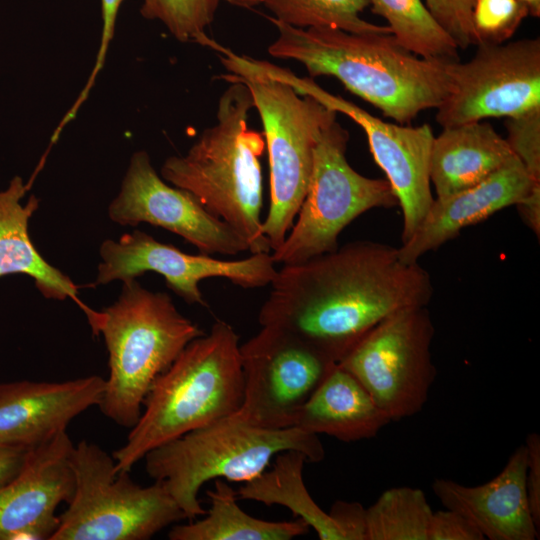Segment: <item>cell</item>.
<instances>
[{
	"mask_svg": "<svg viewBox=\"0 0 540 540\" xmlns=\"http://www.w3.org/2000/svg\"><path fill=\"white\" fill-rule=\"evenodd\" d=\"M206 493L211 501L206 517L173 526L170 540H290L309 531L300 518L273 522L248 515L236 502L237 492L222 478L214 479V489Z\"/></svg>",
	"mask_w": 540,
	"mask_h": 540,
	"instance_id": "24",
	"label": "cell"
},
{
	"mask_svg": "<svg viewBox=\"0 0 540 540\" xmlns=\"http://www.w3.org/2000/svg\"><path fill=\"white\" fill-rule=\"evenodd\" d=\"M221 1H225L229 4H232L238 7L250 8V7H254L256 5L262 4L263 0H221Z\"/></svg>",
	"mask_w": 540,
	"mask_h": 540,
	"instance_id": "38",
	"label": "cell"
},
{
	"mask_svg": "<svg viewBox=\"0 0 540 540\" xmlns=\"http://www.w3.org/2000/svg\"><path fill=\"white\" fill-rule=\"evenodd\" d=\"M99 254L101 262L93 286L155 272L186 303L202 306L207 305L199 287L202 280L225 278L239 287L253 289L270 285L277 273L271 252L250 254L240 260H220L204 253H185L139 230L126 233L117 241L104 240Z\"/></svg>",
	"mask_w": 540,
	"mask_h": 540,
	"instance_id": "14",
	"label": "cell"
},
{
	"mask_svg": "<svg viewBox=\"0 0 540 540\" xmlns=\"http://www.w3.org/2000/svg\"><path fill=\"white\" fill-rule=\"evenodd\" d=\"M506 141L527 172L540 182V110L505 118Z\"/></svg>",
	"mask_w": 540,
	"mask_h": 540,
	"instance_id": "30",
	"label": "cell"
},
{
	"mask_svg": "<svg viewBox=\"0 0 540 540\" xmlns=\"http://www.w3.org/2000/svg\"><path fill=\"white\" fill-rule=\"evenodd\" d=\"M278 36L268 53L304 65L309 77L331 76L399 124L437 108L452 88L451 60L419 57L392 34L301 29L274 18Z\"/></svg>",
	"mask_w": 540,
	"mask_h": 540,
	"instance_id": "2",
	"label": "cell"
},
{
	"mask_svg": "<svg viewBox=\"0 0 540 540\" xmlns=\"http://www.w3.org/2000/svg\"><path fill=\"white\" fill-rule=\"evenodd\" d=\"M267 68L298 94L311 96L337 113L345 114L363 129L370 152L386 174V180L401 208V240L402 243L406 242L434 200L431 192L430 156L435 136L430 125L411 126L383 121L356 104L324 90L313 78L298 77L292 71L272 63Z\"/></svg>",
	"mask_w": 540,
	"mask_h": 540,
	"instance_id": "13",
	"label": "cell"
},
{
	"mask_svg": "<svg viewBox=\"0 0 540 540\" xmlns=\"http://www.w3.org/2000/svg\"><path fill=\"white\" fill-rule=\"evenodd\" d=\"M105 385L98 375L0 383V445L33 449L46 443L82 412L98 406Z\"/></svg>",
	"mask_w": 540,
	"mask_h": 540,
	"instance_id": "17",
	"label": "cell"
},
{
	"mask_svg": "<svg viewBox=\"0 0 540 540\" xmlns=\"http://www.w3.org/2000/svg\"><path fill=\"white\" fill-rule=\"evenodd\" d=\"M73 447L67 431L59 433L33 448L22 470L0 487V540L51 539L56 510L74 491Z\"/></svg>",
	"mask_w": 540,
	"mask_h": 540,
	"instance_id": "16",
	"label": "cell"
},
{
	"mask_svg": "<svg viewBox=\"0 0 540 540\" xmlns=\"http://www.w3.org/2000/svg\"><path fill=\"white\" fill-rule=\"evenodd\" d=\"M123 1L124 0H101L102 32L100 47L97 53L94 67L92 69V73L86 86L80 93L78 99L76 100L72 108L66 114V118L69 120H72L75 117L81 104L86 100L89 91L94 84L97 74L103 67L106 52L114 34L118 11Z\"/></svg>",
	"mask_w": 540,
	"mask_h": 540,
	"instance_id": "33",
	"label": "cell"
},
{
	"mask_svg": "<svg viewBox=\"0 0 540 540\" xmlns=\"http://www.w3.org/2000/svg\"><path fill=\"white\" fill-rule=\"evenodd\" d=\"M122 283L118 299L100 311L93 332L103 335L109 365L98 407L108 419L131 429L153 382L204 332L178 311L168 294L150 291L136 279Z\"/></svg>",
	"mask_w": 540,
	"mask_h": 540,
	"instance_id": "5",
	"label": "cell"
},
{
	"mask_svg": "<svg viewBox=\"0 0 540 540\" xmlns=\"http://www.w3.org/2000/svg\"><path fill=\"white\" fill-rule=\"evenodd\" d=\"M229 85L218 101L217 122L205 129L186 154L168 157L160 176L191 193L213 216L229 225L250 254L270 253L263 233V177L260 157L266 150L262 132L249 127L254 108L242 82Z\"/></svg>",
	"mask_w": 540,
	"mask_h": 540,
	"instance_id": "3",
	"label": "cell"
},
{
	"mask_svg": "<svg viewBox=\"0 0 540 540\" xmlns=\"http://www.w3.org/2000/svg\"><path fill=\"white\" fill-rule=\"evenodd\" d=\"M372 12L387 21L406 49L426 59L458 60V47L422 0H369Z\"/></svg>",
	"mask_w": 540,
	"mask_h": 540,
	"instance_id": "25",
	"label": "cell"
},
{
	"mask_svg": "<svg viewBox=\"0 0 540 540\" xmlns=\"http://www.w3.org/2000/svg\"><path fill=\"white\" fill-rule=\"evenodd\" d=\"M288 450L303 453L309 463L325 457L318 435L296 427L262 428L235 412L156 447L143 459L147 474L165 485L191 521L206 513L198 499L205 482L217 478L248 482Z\"/></svg>",
	"mask_w": 540,
	"mask_h": 540,
	"instance_id": "7",
	"label": "cell"
},
{
	"mask_svg": "<svg viewBox=\"0 0 540 540\" xmlns=\"http://www.w3.org/2000/svg\"><path fill=\"white\" fill-rule=\"evenodd\" d=\"M348 131L337 118L320 131L307 191L284 242L271 252L275 263L297 264L338 248L340 233L373 208L397 198L386 179L361 175L347 161Z\"/></svg>",
	"mask_w": 540,
	"mask_h": 540,
	"instance_id": "9",
	"label": "cell"
},
{
	"mask_svg": "<svg viewBox=\"0 0 540 540\" xmlns=\"http://www.w3.org/2000/svg\"><path fill=\"white\" fill-rule=\"evenodd\" d=\"M74 491L50 540H147L186 515L161 481L140 486L95 443L74 445Z\"/></svg>",
	"mask_w": 540,
	"mask_h": 540,
	"instance_id": "8",
	"label": "cell"
},
{
	"mask_svg": "<svg viewBox=\"0 0 540 540\" xmlns=\"http://www.w3.org/2000/svg\"><path fill=\"white\" fill-rule=\"evenodd\" d=\"M306 456L295 450L278 453L269 471L245 482L237 498L267 506L287 507L313 528L321 540H366L365 508L358 502L337 501L330 512L312 499L303 481Z\"/></svg>",
	"mask_w": 540,
	"mask_h": 540,
	"instance_id": "20",
	"label": "cell"
},
{
	"mask_svg": "<svg viewBox=\"0 0 540 540\" xmlns=\"http://www.w3.org/2000/svg\"><path fill=\"white\" fill-rule=\"evenodd\" d=\"M466 61L451 60L450 93L436 108L444 127L540 110V38L476 45Z\"/></svg>",
	"mask_w": 540,
	"mask_h": 540,
	"instance_id": "11",
	"label": "cell"
},
{
	"mask_svg": "<svg viewBox=\"0 0 540 540\" xmlns=\"http://www.w3.org/2000/svg\"><path fill=\"white\" fill-rule=\"evenodd\" d=\"M212 49L229 72L222 78L248 87L262 121L270 169V205L263 233L272 252L284 242L305 197L319 133L338 113L298 94L272 75L264 60L238 55L218 43Z\"/></svg>",
	"mask_w": 540,
	"mask_h": 540,
	"instance_id": "6",
	"label": "cell"
},
{
	"mask_svg": "<svg viewBox=\"0 0 540 540\" xmlns=\"http://www.w3.org/2000/svg\"><path fill=\"white\" fill-rule=\"evenodd\" d=\"M526 446L520 445L500 473L478 486L439 478L432 490L445 508L465 516L490 540H535L539 528L532 517L525 488Z\"/></svg>",
	"mask_w": 540,
	"mask_h": 540,
	"instance_id": "19",
	"label": "cell"
},
{
	"mask_svg": "<svg viewBox=\"0 0 540 540\" xmlns=\"http://www.w3.org/2000/svg\"><path fill=\"white\" fill-rule=\"evenodd\" d=\"M388 423L364 386L336 363L298 410L293 427L355 442L375 437Z\"/></svg>",
	"mask_w": 540,
	"mask_h": 540,
	"instance_id": "23",
	"label": "cell"
},
{
	"mask_svg": "<svg viewBox=\"0 0 540 540\" xmlns=\"http://www.w3.org/2000/svg\"><path fill=\"white\" fill-rule=\"evenodd\" d=\"M262 4L273 13L274 19L296 28L391 34L387 25L361 18L369 0H263Z\"/></svg>",
	"mask_w": 540,
	"mask_h": 540,
	"instance_id": "27",
	"label": "cell"
},
{
	"mask_svg": "<svg viewBox=\"0 0 540 540\" xmlns=\"http://www.w3.org/2000/svg\"><path fill=\"white\" fill-rule=\"evenodd\" d=\"M475 0H425L437 23L449 34L458 48L476 45L472 26Z\"/></svg>",
	"mask_w": 540,
	"mask_h": 540,
	"instance_id": "31",
	"label": "cell"
},
{
	"mask_svg": "<svg viewBox=\"0 0 540 540\" xmlns=\"http://www.w3.org/2000/svg\"><path fill=\"white\" fill-rule=\"evenodd\" d=\"M432 513L421 489L389 488L365 508L366 540H428Z\"/></svg>",
	"mask_w": 540,
	"mask_h": 540,
	"instance_id": "26",
	"label": "cell"
},
{
	"mask_svg": "<svg viewBox=\"0 0 540 540\" xmlns=\"http://www.w3.org/2000/svg\"><path fill=\"white\" fill-rule=\"evenodd\" d=\"M540 185L514 156L482 182L454 194L434 198L413 235L398 248L406 264L418 263L421 256L454 239L460 231L496 212L519 203Z\"/></svg>",
	"mask_w": 540,
	"mask_h": 540,
	"instance_id": "18",
	"label": "cell"
},
{
	"mask_svg": "<svg viewBox=\"0 0 540 540\" xmlns=\"http://www.w3.org/2000/svg\"><path fill=\"white\" fill-rule=\"evenodd\" d=\"M527 450L525 488L529 508L536 526L540 529V437L530 433L524 444Z\"/></svg>",
	"mask_w": 540,
	"mask_h": 540,
	"instance_id": "34",
	"label": "cell"
},
{
	"mask_svg": "<svg viewBox=\"0 0 540 540\" xmlns=\"http://www.w3.org/2000/svg\"><path fill=\"white\" fill-rule=\"evenodd\" d=\"M29 185L14 176L5 190H0V278L9 274L31 277L36 288L47 299L71 298L93 324L99 312L87 307L78 298V286L61 270L49 264L38 252L29 235V220L39 207V199L31 195L22 199Z\"/></svg>",
	"mask_w": 540,
	"mask_h": 540,
	"instance_id": "21",
	"label": "cell"
},
{
	"mask_svg": "<svg viewBox=\"0 0 540 540\" xmlns=\"http://www.w3.org/2000/svg\"><path fill=\"white\" fill-rule=\"evenodd\" d=\"M427 306L399 310L368 331L337 363L368 391L391 421L411 417L427 402L436 377Z\"/></svg>",
	"mask_w": 540,
	"mask_h": 540,
	"instance_id": "10",
	"label": "cell"
},
{
	"mask_svg": "<svg viewBox=\"0 0 540 540\" xmlns=\"http://www.w3.org/2000/svg\"><path fill=\"white\" fill-rule=\"evenodd\" d=\"M514 156L484 120L444 127L432 143L430 181L437 197H445L482 182Z\"/></svg>",
	"mask_w": 540,
	"mask_h": 540,
	"instance_id": "22",
	"label": "cell"
},
{
	"mask_svg": "<svg viewBox=\"0 0 540 540\" xmlns=\"http://www.w3.org/2000/svg\"><path fill=\"white\" fill-rule=\"evenodd\" d=\"M31 450L0 445V487L22 470Z\"/></svg>",
	"mask_w": 540,
	"mask_h": 540,
	"instance_id": "35",
	"label": "cell"
},
{
	"mask_svg": "<svg viewBox=\"0 0 540 540\" xmlns=\"http://www.w3.org/2000/svg\"><path fill=\"white\" fill-rule=\"evenodd\" d=\"M527 16L529 10L519 0H475L472 26L476 45L506 42Z\"/></svg>",
	"mask_w": 540,
	"mask_h": 540,
	"instance_id": "29",
	"label": "cell"
},
{
	"mask_svg": "<svg viewBox=\"0 0 540 540\" xmlns=\"http://www.w3.org/2000/svg\"><path fill=\"white\" fill-rule=\"evenodd\" d=\"M262 305L261 326L285 330L338 363L373 327L433 297L428 272L406 264L398 248L359 240L283 265Z\"/></svg>",
	"mask_w": 540,
	"mask_h": 540,
	"instance_id": "1",
	"label": "cell"
},
{
	"mask_svg": "<svg viewBox=\"0 0 540 540\" xmlns=\"http://www.w3.org/2000/svg\"><path fill=\"white\" fill-rule=\"evenodd\" d=\"M521 1L529 10V15L533 17L540 16V0H519Z\"/></svg>",
	"mask_w": 540,
	"mask_h": 540,
	"instance_id": "37",
	"label": "cell"
},
{
	"mask_svg": "<svg viewBox=\"0 0 540 540\" xmlns=\"http://www.w3.org/2000/svg\"><path fill=\"white\" fill-rule=\"evenodd\" d=\"M221 0H143L140 13L160 21L180 42L210 47L214 40L205 30L213 22Z\"/></svg>",
	"mask_w": 540,
	"mask_h": 540,
	"instance_id": "28",
	"label": "cell"
},
{
	"mask_svg": "<svg viewBox=\"0 0 540 540\" xmlns=\"http://www.w3.org/2000/svg\"><path fill=\"white\" fill-rule=\"evenodd\" d=\"M261 327L240 345L244 390L236 413L262 428H290L336 362L294 334Z\"/></svg>",
	"mask_w": 540,
	"mask_h": 540,
	"instance_id": "12",
	"label": "cell"
},
{
	"mask_svg": "<svg viewBox=\"0 0 540 540\" xmlns=\"http://www.w3.org/2000/svg\"><path fill=\"white\" fill-rule=\"evenodd\" d=\"M243 390L239 336L216 321L153 382L137 423L112 454L116 471L130 472L156 447L235 413Z\"/></svg>",
	"mask_w": 540,
	"mask_h": 540,
	"instance_id": "4",
	"label": "cell"
},
{
	"mask_svg": "<svg viewBox=\"0 0 540 540\" xmlns=\"http://www.w3.org/2000/svg\"><path fill=\"white\" fill-rule=\"evenodd\" d=\"M108 216L122 226L148 223L185 239L204 254L248 252L246 242L224 221L210 214L188 191L169 185L154 169L149 154L136 151Z\"/></svg>",
	"mask_w": 540,
	"mask_h": 540,
	"instance_id": "15",
	"label": "cell"
},
{
	"mask_svg": "<svg viewBox=\"0 0 540 540\" xmlns=\"http://www.w3.org/2000/svg\"><path fill=\"white\" fill-rule=\"evenodd\" d=\"M516 208L524 223L533 231L539 239L540 237V185L535 186L532 191L517 203Z\"/></svg>",
	"mask_w": 540,
	"mask_h": 540,
	"instance_id": "36",
	"label": "cell"
},
{
	"mask_svg": "<svg viewBox=\"0 0 540 540\" xmlns=\"http://www.w3.org/2000/svg\"><path fill=\"white\" fill-rule=\"evenodd\" d=\"M481 532L462 514L446 508L432 513L428 540H483Z\"/></svg>",
	"mask_w": 540,
	"mask_h": 540,
	"instance_id": "32",
	"label": "cell"
}]
</instances>
